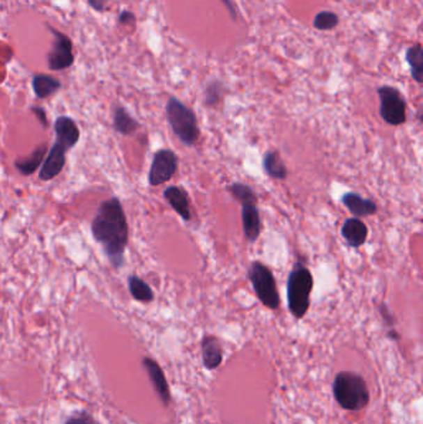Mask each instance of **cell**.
<instances>
[{
	"label": "cell",
	"instance_id": "cell-1",
	"mask_svg": "<svg viewBox=\"0 0 423 424\" xmlns=\"http://www.w3.org/2000/svg\"><path fill=\"white\" fill-rule=\"evenodd\" d=\"M92 236L107 256L116 269L123 266L125 252L130 240V227L119 198L105 200L91 223Z\"/></svg>",
	"mask_w": 423,
	"mask_h": 424
},
{
	"label": "cell",
	"instance_id": "cell-2",
	"mask_svg": "<svg viewBox=\"0 0 423 424\" xmlns=\"http://www.w3.org/2000/svg\"><path fill=\"white\" fill-rule=\"evenodd\" d=\"M314 279L312 272L303 263H295L287 282L288 309L297 319H302L309 311Z\"/></svg>",
	"mask_w": 423,
	"mask_h": 424
},
{
	"label": "cell",
	"instance_id": "cell-3",
	"mask_svg": "<svg viewBox=\"0 0 423 424\" xmlns=\"http://www.w3.org/2000/svg\"><path fill=\"white\" fill-rule=\"evenodd\" d=\"M165 116L170 128L187 147H194L200 138L197 114L176 97H170L165 107Z\"/></svg>",
	"mask_w": 423,
	"mask_h": 424
},
{
	"label": "cell",
	"instance_id": "cell-4",
	"mask_svg": "<svg viewBox=\"0 0 423 424\" xmlns=\"http://www.w3.org/2000/svg\"><path fill=\"white\" fill-rule=\"evenodd\" d=\"M333 392L340 407L348 411H360L367 407L370 400L367 382L360 375L350 371L337 375L334 379Z\"/></svg>",
	"mask_w": 423,
	"mask_h": 424
},
{
	"label": "cell",
	"instance_id": "cell-5",
	"mask_svg": "<svg viewBox=\"0 0 423 424\" xmlns=\"http://www.w3.org/2000/svg\"><path fill=\"white\" fill-rule=\"evenodd\" d=\"M247 276L261 303L271 311H277L281 304V298L271 269L260 260H254L249 265Z\"/></svg>",
	"mask_w": 423,
	"mask_h": 424
},
{
	"label": "cell",
	"instance_id": "cell-6",
	"mask_svg": "<svg viewBox=\"0 0 423 424\" xmlns=\"http://www.w3.org/2000/svg\"><path fill=\"white\" fill-rule=\"evenodd\" d=\"M380 100V117L390 125H402L407 120V103L400 90L394 86H381L378 88Z\"/></svg>",
	"mask_w": 423,
	"mask_h": 424
},
{
	"label": "cell",
	"instance_id": "cell-7",
	"mask_svg": "<svg viewBox=\"0 0 423 424\" xmlns=\"http://www.w3.org/2000/svg\"><path fill=\"white\" fill-rule=\"evenodd\" d=\"M54 35L50 52L47 55V66L51 71H63L71 68L75 63L74 45L68 35L63 34L52 26H49Z\"/></svg>",
	"mask_w": 423,
	"mask_h": 424
},
{
	"label": "cell",
	"instance_id": "cell-8",
	"mask_svg": "<svg viewBox=\"0 0 423 424\" xmlns=\"http://www.w3.org/2000/svg\"><path fill=\"white\" fill-rule=\"evenodd\" d=\"M179 158L170 149H160L153 157L148 181L152 187H158L173 179L178 171Z\"/></svg>",
	"mask_w": 423,
	"mask_h": 424
},
{
	"label": "cell",
	"instance_id": "cell-9",
	"mask_svg": "<svg viewBox=\"0 0 423 424\" xmlns=\"http://www.w3.org/2000/svg\"><path fill=\"white\" fill-rule=\"evenodd\" d=\"M65 164H66V150L55 143L41 165L39 173L40 180L49 181L55 179L57 175H60V173L65 168Z\"/></svg>",
	"mask_w": 423,
	"mask_h": 424
},
{
	"label": "cell",
	"instance_id": "cell-10",
	"mask_svg": "<svg viewBox=\"0 0 423 424\" xmlns=\"http://www.w3.org/2000/svg\"><path fill=\"white\" fill-rule=\"evenodd\" d=\"M55 133H56V144L68 152L74 148L79 141V129L75 120L66 116H61L55 120Z\"/></svg>",
	"mask_w": 423,
	"mask_h": 424
},
{
	"label": "cell",
	"instance_id": "cell-11",
	"mask_svg": "<svg viewBox=\"0 0 423 424\" xmlns=\"http://www.w3.org/2000/svg\"><path fill=\"white\" fill-rule=\"evenodd\" d=\"M164 198L175 212L184 221H192V206L187 191L180 187H169L164 190Z\"/></svg>",
	"mask_w": 423,
	"mask_h": 424
},
{
	"label": "cell",
	"instance_id": "cell-12",
	"mask_svg": "<svg viewBox=\"0 0 423 424\" xmlns=\"http://www.w3.org/2000/svg\"><path fill=\"white\" fill-rule=\"evenodd\" d=\"M341 236L349 246L354 249H360L367 242L369 236V228L364 221L359 217H351L345 221L341 226Z\"/></svg>",
	"mask_w": 423,
	"mask_h": 424
},
{
	"label": "cell",
	"instance_id": "cell-13",
	"mask_svg": "<svg viewBox=\"0 0 423 424\" xmlns=\"http://www.w3.org/2000/svg\"><path fill=\"white\" fill-rule=\"evenodd\" d=\"M341 203L355 217H367L378 212V205L374 200L362 198L359 194L353 191L343 195Z\"/></svg>",
	"mask_w": 423,
	"mask_h": 424
},
{
	"label": "cell",
	"instance_id": "cell-14",
	"mask_svg": "<svg viewBox=\"0 0 423 424\" xmlns=\"http://www.w3.org/2000/svg\"><path fill=\"white\" fill-rule=\"evenodd\" d=\"M143 365L147 370L149 377L152 379L154 388L158 392L159 397L162 398L164 405L167 406L170 401V391L167 379L164 376L163 370L160 368L157 362L149 357L143 359Z\"/></svg>",
	"mask_w": 423,
	"mask_h": 424
},
{
	"label": "cell",
	"instance_id": "cell-15",
	"mask_svg": "<svg viewBox=\"0 0 423 424\" xmlns=\"http://www.w3.org/2000/svg\"><path fill=\"white\" fill-rule=\"evenodd\" d=\"M243 235L249 242H256L260 237L262 223H261L260 211L257 206H243Z\"/></svg>",
	"mask_w": 423,
	"mask_h": 424
},
{
	"label": "cell",
	"instance_id": "cell-16",
	"mask_svg": "<svg viewBox=\"0 0 423 424\" xmlns=\"http://www.w3.org/2000/svg\"><path fill=\"white\" fill-rule=\"evenodd\" d=\"M203 350V362L205 368L215 370L219 368L222 362V347L220 341L213 335H205L201 341Z\"/></svg>",
	"mask_w": 423,
	"mask_h": 424
},
{
	"label": "cell",
	"instance_id": "cell-17",
	"mask_svg": "<svg viewBox=\"0 0 423 424\" xmlns=\"http://www.w3.org/2000/svg\"><path fill=\"white\" fill-rule=\"evenodd\" d=\"M46 153H47V144L43 143V144L38 146L33 153L29 154L28 157L17 159L14 165L22 175H31L33 173L39 169L40 165L44 163Z\"/></svg>",
	"mask_w": 423,
	"mask_h": 424
},
{
	"label": "cell",
	"instance_id": "cell-18",
	"mask_svg": "<svg viewBox=\"0 0 423 424\" xmlns=\"http://www.w3.org/2000/svg\"><path fill=\"white\" fill-rule=\"evenodd\" d=\"M113 127L122 136H130L139 128V123L122 106L113 109Z\"/></svg>",
	"mask_w": 423,
	"mask_h": 424
},
{
	"label": "cell",
	"instance_id": "cell-19",
	"mask_svg": "<svg viewBox=\"0 0 423 424\" xmlns=\"http://www.w3.org/2000/svg\"><path fill=\"white\" fill-rule=\"evenodd\" d=\"M61 86V82L50 74H38L33 77V90L40 100L55 95Z\"/></svg>",
	"mask_w": 423,
	"mask_h": 424
},
{
	"label": "cell",
	"instance_id": "cell-20",
	"mask_svg": "<svg viewBox=\"0 0 423 424\" xmlns=\"http://www.w3.org/2000/svg\"><path fill=\"white\" fill-rule=\"evenodd\" d=\"M263 169L266 174L275 180H286L288 175L287 166L281 155L277 152H268L263 157Z\"/></svg>",
	"mask_w": 423,
	"mask_h": 424
},
{
	"label": "cell",
	"instance_id": "cell-21",
	"mask_svg": "<svg viewBox=\"0 0 423 424\" xmlns=\"http://www.w3.org/2000/svg\"><path fill=\"white\" fill-rule=\"evenodd\" d=\"M406 61L412 79L421 85L423 82V49L421 44L410 46L407 49Z\"/></svg>",
	"mask_w": 423,
	"mask_h": 424
},
{
	"label": "cell",
	"instance_id": "cell-22",
	"mask_svg": "<svg viewBox=\"0 0 423 424\" xmlns=\"http://www.w3.org/2000/svg\"><path fill=\"white\" fill-rule=\"evenodd\" d=\"M128 288L130 295L137 301L151 303L154 300V292L151 288V285L138 276H130L128 278Z\"/></svg>",
	"mask_w": 423,
	"mask_h": 424
},
{
	"label": "cell",
	"instance_id": "cell-23",
	"mask_svg": "<svg viewBox=\"0 0 423 424\" xmlns=\"http://www.w3.org/2000/svg\"><path fill=\"white\" fill-rule=\"evenodd\" d=\"M229 193L231 194L233 198H236L243 206H256L257 205V195L254 193V189L243 184V182H232L231 185L227 187Z\"/></svg>",
	"mask_w": 423,
	"mask_h": 424
},
{
	"label": "cell",
	"instance_id": "cell-24",
	"mask_svg": "<svg viewBox=\"0 0 423 424\" xmlns=\"http://www.w3.org/2000/svg\"><path fill=\"white\" fill-rule=\"evenodd\" d=\"M224 93H225V87L222 85V82L217 79L211 81L209 85L206 86L203 93L205 104L210 108L216 107L222 101Z\"/></svg>",
	"mask_w": 423,
	"mask_h": 424
},
{
	"label": "cell",
	"instance_id": "cell-25",
	"mask_svg": "<svg viewBox=\"0 0 423 424\" xmlns=\"http://www.w3.org/2000/svg\"><path fill=\"white\" fill-rule=\"evenodd\" d=\"M339 25V17L333 12H323L318 13L314 20H313V26L319 30V31H330L334 30Z\"/></svg>",
	"mask_w": 423,
	"mask_h": 424
},
{
	"label": "cell",
	"instance_id": "cell-26",
	"mask_svg": "<svg viewBox=\"0 0 423 424\" xmlns=\"http://www.w3.org/2000/svg\"><path fill=\"white\" fill-rule=\"evenodd\" d=\"M66 424H97L93 418L89 416V414H86V413H82V414H79V416H75L72 418L68 419Z\"/></svg>",
	"mask_w": 423,
	"mask_h": 424
},
{
	"label": "cell",
	"instance_id": "cell-27",
	"mask_svg": "<svg viewBox=\"0 0 423 424\" xmlns=\"http://www.w3.org/2000/svg\"><path fill=\"white\" fill-rule=\"evenodd\" d=\"M31 112H33V113L38 117V119H39V122L41 123V125H44L45 128L49 127V125H47V117H46V112L44 108L31 107Z\"/></svg>",
	"mask_w": 423,
	"mask_h": 424
},
{
	"label": "cell",
	"instance_id": "cell-28",
	"mask_svg": "<svg viewBox=\"0 0 423 424\" xmlns=\"http://www.w3.org/2000/svg\"><path fill=\"white\" fill-rule=\"evenodd\" d=\"M92 9H95L96 12H105L106 6H107L108 0H87Z\"/></svg>",
	"mask_w": 423,
	"mask_h": 424
},
{
	"label": "cell",
	"instance_id": "cell-29",
	"mask_svg": "<svg viewBox=\"0 0 423 424\" xmlns=\"http://www.w3.org/2000/svg\"><path fill=\"white\" fill-rule=\"evenodd\" d=\"M118 22L121 24H130L133 22H136V17L133 13L128 12V10H123L119 15Z\"/></svg>",
	"mask_w": 423,
	"mask_h": 424
},
{
	"label": "cell",
	"instance_id": "cell-30",
	"mask_svg": "<svg viewBox=\"0 0 423 424\" xmlns=\"http://www.w3.org/2000/svg\"><path fill=\"white\" fill-rule=\"evenodd\" d=\"M222 3L227 6L229 12L231 13V17H233V20H235V17H236V10L233 9V6H232L231 1H230V0H222Z\"/></svg>",
	"mask_w": 423,
	"mask_h": 424
}]
</instances>
